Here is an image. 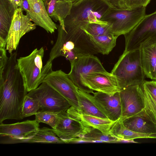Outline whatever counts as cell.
Returning <instances> with one entry per match:
<instances>
[{"mask_svg": "<svg viewBox=\"0 0 156 156\" xmlns=\"http://www.w3.org/2000/svg\"><path fill=\"white\" fill-rule=\"evenodd\" d=\"M17 56V51L10 54L0 76V124L6 119H23L22 106L28 92L18 66Z\"/></svg>", "mask_w": 156, "mask_h": 156, "instance_id": "1", "label": "cell"}, {"mask_svg": "<svg viewBox=\"0 0 156 156\" xmlns=\"http://www.w3.org/2000/svg\"><path fill=\"white\" fill-rule=\"evenodd\" d=\"M57 27V40L49 54L52 59L63 56L71 63L80 57L99 53L83 30L65 31L60 24Z\"/></svg>", "mask_w": 156, "mask_h": 156, "instance_id": "2", "label": "cell"}, {"mask_svg": "<svg viewBox=\"0 0 156 156\" xmlns=\"http://www.w3.org/2000/svg\"><path fill=\"white\" fill-rule=\"evenodd\" d=\"M116 78L120 90L128 87L142 84L144 75L140 49L124 51L111 72Z\"/></svg>", "mask_w": 156, "mask_h": 156, "instance_id": "3", "label": "cell"}, {"mask_svg": "<svg viewBox=\"0 0 156 156\" xmlns=\"http://www.w3.org/2000/svg\"><path fill=\"white\" fill-rule=\"evenodd\" d=\"M43 47L34 49L29 55L17 59L18 67L24 79L28 92L37 88L52 70V63L43 66Z\"/></svg>", "mask_w": 156, "mask_h": 156, "instance_id": "4", "label": "cell"}, {"mask_svg": "<svg viewBox=\"0 0 156 156\" xmlns=\"http://www.w3.org/2000/svg\"><path fill=\"white\" fill-rule=\"evenodd\" d=\"M146 9L144 6L124 9L109 7L100 20L107 22L112 34L118 37L133 29L146 15Z\"/></svg>", "mask_w": 156, "mask_h": 156, "instance_id": "5", "label": "cell"}, {"mask_svg": "<svg viewBox=\"0 0 156 156\" xmlns=\"http://www.w3.org/2000/svg\"><path fill=\"white\" fill-rule=\"evenodd\" d=\"M124 36V51L140 48L145 43L156 42V10L146 15L133 29Z\"/></svg>", "mask_w": 156, "mask_h": 156, "instance_id": "6", "label": "cell"}, {"mask_svg": "<svg viewBox=\"0 0 156 156\" xmlns=\"http://www.w3.org/2000/svg\"><path fill=\"white\" fill-rule=\"evenodd\" d=\"M27 95L38 101L42 111L66 112L71 106L66 99L46 82L28 92Z\"/></svg>", "mask_w": 156, "mask_h": 156, "instance_id": "7", "label": "cell"}, {"mask_svg": "<svg viewBox=\"0 0 156 156\" xmlns=\"http://www.w3.org/2000/svg\"><path fill=\"white\" fill-rule=\"evenodd\" d=\"M39 123L35 119L10 124H0V144L25 143L39 128Z\"/></svg>", "mask_w": 156, "mask_h": 156, "instance_id": "8", "label": "cell"}, {"mask_svg": "<svg viewBox=\"0 0 156 156\" xmlns=\"http://www.w3.org/2000/svg\"><path fill=\"white\" fill-rule=\"evenodd\" d=\"M81 81L90 93L95 91L113 95L120 91L116 77L106 70L90 72L82 79Z\"/></svg>", "mask_w": 156, "mask_h": 156, "instance_id": "9", "label": "cell"}, {"mask_svg": "<svg viewBox=\"0 0 156 156\" xmlns=\"http://www.w3.org/2000/svg\"><path fill=\"white\" fill-rule=\"evenodd\" d=\"M20 7L15 11L7 37L6 49L10 54L16 50L22 37L36 28L28 14H24Z\"/></svg>", "mask_w": 156, "mask_h": 156, "instance_id": "10", "label": "cell"}, {"mask_svg": "<svg viewBox=\"0 0 156 156\" xmlns=\"http://www.w3.org/2000/svg\"><path fill=\"white\" fill-rule=\"evenodd\" d=\"M48 83L63 96L77 110L79 109L78 89L66 74L60 69L52 71L44 78Z\"/></svg>", "mask_w": 156, "mask_h": 156, "instance_id": "11", "label": "cell"}, {"mask_svg": "<svg viewBox=\"0 0 156 156\" xmlns=\"http://www.w3.org/2000/svg\"><path fill=\"white\" fill-rule=\"evenodd\" d=\"M71 64V70L67 75L79 90L90 93L83 85L81 80L92 71L105 70L99 59L93 55H84L78 58Z\"/></svg>", "mask_w": 156, "mask_h": 156, "instance_id": "12", "label": "cell"}, {"mask_svg": "<svg viewBox=\"0 0 156 156\" xmlns=\"http://www.w3.org/2000/svg\"><path fill=\"white\" fill-rule=\"evenodd\" d=\"M123 120L142 110L145 107L144 93L142 84L130 86L119 91Z\"/></svg>", "mask_w": 156, "mask_h": 156, "instance_id": "13", "label": "cell"}, {"mask_svg": "<svg viewBox=\"0 0 156 156\" xmlns=\"http://www.w3.org/2000/svg\"><path fill=\"white\" fill-rule=\"evenodd\" d=\"M87 127L76 116L66 111L58 113L55 128L52 129L65 143L66 141L82 136L86 133Z\"/></svg>", "mask_w": 156, "mask_h": 156, "instance_id": "14", "label": "cell"}, {"mask_svg": "<svg viewBox=\"0 0 156 156\" xmlns=\"http://www.w3.org/2000/svg\"><path fill=\"white\" fill-rule=\"evenodd\" d=\"M92 94L95 102L108 119L116 121L120 118L122 108L119 91L113 95L100 92Z\"/></svg>", "mask_w": 156, "mask_h": 156, "instance_id": "15", "label": "cell"}, {"mask_svg": "<svg viewBox=\"0 0 156 156\" xmlns=\"http://www.w3.org/2000/svg\"><path fill=\"white\" fill-rule=\"evenodd\" d=\"M122 122L127 128L133 131L146 134L156 133V123L153 121L144 108Z\"/></svg>", "mask_w": 156, "mask_h": 156, "instance_id": "16", "label": "cell"}, {"mask_svg": "<svg viewBox=\"0 0 156 156\" xmlns=\"http://www.w3.org/2000/svg\"><path fill=\"white\" fill-rule=\"evenodd\" d=\"M17 8L9 0H0V48L6 47L7 37Z\"/></svg>", "mask_w": 156, "mask_h": 156, "instance_id": "17", "label": "cell"}, {"mask_svg": "<svg viewBox=\"0 0 156 156\" xmlns=\"http://www.w3.org/2000/svg\"><path fill=\"white\" fill-rule=\"evenodd\" d=\"M140 49L142 66L145 76L156 80V42L145 43Z\"/></svg>", "mask_w": 156, "mask_h": 156, "instance_id": "18", "label": "cell"}, {"mask_svg": "<svg viewBox=\"0 0 156 156\" xmlns=\"http://www.w3.org/2000/svg\"><path fill=\"white\" fill-rule=\"evenodd\" d=\"M46 11L51 18L62 27L64 19L69 15L73 6L70 0H44Z\"/></svg>", "mask_w": 156, "mask_h": 156, "instance_id": "19", "label": "cell"}, {"mask_svg": "<svg viewBox=\"0 0 156 156\" xmlns=\"http://www.w3.org/2000/svg\"><path fill=\"white\" fill-rule=\"evenodd\" d=\"M66 112L77 118L85 127L97 129L106 134H109L111 128L115 121L108 119L80 113L72 106Z\"/></svg>", "mask_w": 156, "mask_h": 156, "instance_id": "20", "label": "cell"}, {"mask_svg": "<svg viewBox=\"0 0 156 156\" xmlns=\"http://www.w3.org/2000/svg\"><path fill=\"white\" fill-rule=\"evenodd\" d=\"M77 92L79 107L77 111L79 113L108 119L95 101L93 95L78 89Z\"/></svg>", "mask_w": 156, "mask_h": 156, "instance_id": "21", "label": "cell"}, {"mask_svg": "<svg viewBox=\"0 0 156 156\" xmlns=\"http://www.w3.org/2000/svg\"><path fill=\"white\" fill-rule=\"evenodd\" d=\"M40 23V26L48 33H54L57 29V25L48 14L42 0H27Z\"/></svg>", "mask_w": 156, "mask_h": 156, "instance_id": "22", "label": "cell"}, {"mask_svg": "<svg viewBox=\"0 0 156 156\" xmlns=\"http://www.w3.org/2000/svg\"><path fill=\"white\" fill-rule=\"evenodd\" d=\"M88 35L99 53L104 55H108L112 51L116 45L118 37L112 33L98 36Z\"/></svg>", "mask_w": 156, "mask_h": 156, "instance_id": "23", "label": "cell"}, {"mask_svg": "<svg viewBox=\"0 0 156 156\" xmlns=\"http://www.w3.org/2000/svg\"><path fill=\"white\" fill-rule=\"evenodd\" d=\"M25 143L65 144L52 129L43 127L38 129L25 141Z\"/></svg>", "mask_w": 156, "mask_h": 156, "instance_id": "24", "label": "cell"}, {"mask_svg": "<svg viewBox=\"0 0 156 156\" xmlns=\"http://www.w3.org/2000/svg\"><path fill=\"white\" fill-rule=\"evenodd\" d=\"M82 143L101 142L109 143H120L119 139L110 134H106L101 131L92 127H87L86 133L82 136L78 137Z\"/></svg>", "mask_w": 156, "mask_h": 156, "instance_id": "25", "label": "cell"}, {"mask_svg": "<svg viewBox=\"0 0 156 156\" xmlns=\"http://www.w3.org/2000/svg\"><path fill=\"white\" fill-rule=\"evenodd\" d=\"M113 133L115 137L121 140H130L142 138L156 139V133L146 134L136 132L127 128L122 122H118L115 126Z\"/></svg>", "mask_w": 156, "mask_h": 156, "instance_id": "26", "label": "cell"}, {"mask_svg": "<svg viewBox=\"0 0 156 156\" xmlns=\"http://www.w3.org/2000/svg\"><path fill=\"white\" fill-rule=\"evenodd\" d=\"M40 108L41 107L38 101L27 94L24 99L22 106V119L35 115Z\"/></svg>", "mask_w": 156, "mask_h": 156, "instance_id": "27", "label": "cell"}, {"mask_svg": "<svg viewBox=\"0 0 156 156\" xmlns=\"http://www.w3.org/2000/svg\"><path fill=\"white\" fill-rule=\"evenodd\" d=\"M83 29L88 35L94 36L112 34L110 26L107 22L103 23H90Z\"/></svg>", "mask_w": 156, "mask_h": 156, "instance_id": "28", "label": "cell"}, {"mask_svg": "<svg viewBox=\"0 0 156 156\" xmlns=\"http://www.w3.org/2000/svg\"><path fill=\"white\" fill-rule=\"evenodd\" d=\"M142 86L144 100V109L153 121L156 123V98L142 85Z\"/></svg>", "mask_w": 156, "mask_h": 156, "instance_id": "29", "label": "cell"}, {"mask_svg": "<svg viewBox=\"0 0 156 156\" xmlns=\"http://www.w3.org/2000/svg\"><path fill=\"white\" fill-rule=\"evenodd\" d=\"M58 113L41 110L35 115V119L39 123H46L54 129L57 123Z\"/></svg>", "mask_w": 156, "mask_h": 156, "instance_id": "30", "label": "cell"}, {"mask_svg": "<svg viewBox=\"0 0 156 156\" xmlns=\"http://www.w3.org/2000/svg\"><path fill=\"white\" fill-rule=\"evenodd\" d=\"M20 7L26 12L32 21L37 25L40 26L39 21L27 0H23Z\"/></svg>", "mask_w": 156, "mask_h": 156, "instance_id": "31", "label": "cell"}, {"mask_svg": "<svg viewBox=\"0 0 156 156\" xmlns=\"http://www.w3.org/2000/svg\"><path fill=\"white\" fill-rule=\"evenodd\" d=\"M8 59L6 48H0V76H2L4 72Z\"/></svg>", "mask_w": 156, "mask_h": 156, "instance_id": "32", "label": "cell"}, {"mask_svg": "<svg viewBox=\"0 0 156 156\" xmlns=\"http://www.w3.org/2000/svg\"><path fill=\"white\" fill-rule=\"evenodd\" d=\"M151 0H126V5L127 8L139 7H146Z\"/></svg>", "mask_w": 156, "mask_h": 156, "instance_id": "33", "label": "cell"}, {"mask_svg": "<svg viewBox=\"0 0 156 156\" xmlns=\"http://www.w3.org/2000/svg\"><path fill=\"white\" fill-rule=\"evenodd\" d=\"M143 86L156 98V81L155 80L144 81Z\"/></svg>", "mask_w": 156, "mask_h": 156, "instance_id": "34", "label": "cell"}, {"mask_svg": "<svg viewBox=\"0 0 156 156\" xmlns=\"http://www.w3.org/2000/svg\"><path fill=\"white\" fill-rule=\"evenodd\" d=\"M112 7L120 9H127L126 5V0H106Z\"/></svg>", "mask_w": 156, "mask_h": 156, "instance_id": "35", "label": "cell"}, {"mask_svg": "<svg viewBox=\"0 0 156 156\" xmlns=\"http://www.w3.org/2000/svg\"><path fill=\"white\" fill-rule=\"evenodd\" d=\"M11 2L17 8L21 7L23 3V0H8Z\"/></svg>", "mask_w": 156, "mask_h": 156, "instance_id": "36", "label": "cell"}, {"mask_svg": "<svg viewBox=\"0 0 156 156\" xmlns=\"http://www.w3.org/2000/svg\"><path fill=\"white\" fill-rule=\"evenodd\" d=\"M85 0H70L73 4V6H76L79 5Z\"/></svg>", "mask_w": 156, "mask_h": 156, "instance_id": "37", "label": "cell"}]
</instances>
